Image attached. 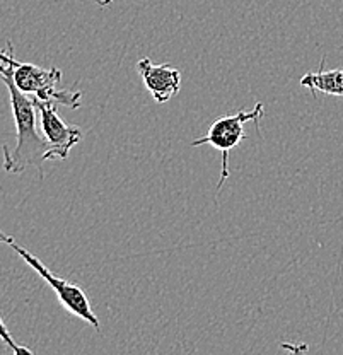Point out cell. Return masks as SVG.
Segmentation results:
<instances>
[{
    "mask_svg": "<svg viewBox=\"0 0 343 355\" xmlns=\"http://www.w3.org/2000/svg\"><path fill=\"white\" fill-rule=\"evenodd\" d=\"M12 67L0 64V80L9 91L14 121H16L17 144L14 149L3 146V169L12 175H19L35 166L43 176V162L50 161V147L45 137L36 128V106L28 94L21 92L12 80Z\"/></svg>",
    "mask_w": 343,
    "mask_h": 355,
    "instance_id": "1",
    "label": "cell"
},
{
    "mask_svg": "<svg viewBox=\"0 0 343 355\" xmlns=\"http://www.w3.org/2000/svg\"><path fill=\"white\" fill-rule=\"evenodd\" d=\"M0 243L7 244L10 250L16 251V253L26 261V263L31 266V268L35 270V272L38 273L43 280H45L48 286L53 288V292L57 294L60 304L64 306L69 313H72L73 316L80 318L82 321L89 323L96 331L101 330V323H99L98 316H96L94 311H92L91 304H89V299H87V295L84 294L82 288H80L79 286H76V284H70L69 280L62 279V277L55 275L53 272H50V270H48L46 266L42 263V260H39V258H36L35 254H31L28 250H24L23 246H19L12 236H7L6 232L0 231Z\"/></svg>",
    "mask_w": 343,
    "mask_h": 355,
    "instance_id": "2",
    "label": "cell"
},
{
    "mask_svg": "<svg viewBox=\"0 0 343 355\" xmlns=\"http://www.w3.org/2000/svg\"><path fill=\"white\" fill-rule=\"evenodd\" d=\"M12 80L21 92L33 96L39 101H53L72 110H77L82 105V92L80 91L73 92L67 89L58 91L57 86L62 80V70L57 67L42 69L38 65L17 62L12 67Z\"/></svg>",
    "mask_w": 343,
    "mask_h": 355,
    "instance_id": "3",
    "label": "cell"
},
{
    "mask_svg": "<svg viewBox=\"0 0 343 355\" xmlns=\"http://www.w3.org/2000/svg\"><path fill=\"white\" fill-rule=\"evenodd\" d=\"M265 110L261 103H258L253 110L246 111L241 110L236 114H229V116H222L219 120L213 121L210 125L209 132L205 133L204 137L197 139L195 142H191V146H204V144H209V146L216 147L217 150H220L222 154V171H220L219 183H217V191H220L224 181L227 180L229 176V154L234 147H238L243 140L246 139L245 133V123H249V121H254V123H260L261 116H263Z\"/></svg>",
    "mask_w": 343,
    "mask_h": 355,
    "instance_id": "4",
    "label": "cell"
},
{
    "mask_svg": "<svg viewBox=\"0 0 343 355\" xmlns=\"http://www.w3.org/2000/svg\"><path fill=\"white\" fill-rule=\"evenodd\" d=\"M33 101H35L36 110L39 113L45 140L50 147V161L51 159H67L72 147L79 144L82 132L77 127H69L62 120L57 111V103L39 101L36 98H33Z\"/></svg>",
    "mask_w": 343,
    "mask_h": 355,
    "instance_id": "5",
    "label": "cell"
},
{
    "mask_svg": "<svg viewBox=\"0 0 343 355\" xmlns=\"http://www.w3.org/2000/svg\"><path fill=\"white\" fill-rule=\"evenodd\" d=\"M137 72L157 103H166L182 89V72L169 64L156 65L150 58H140Z\"/></svg>",
    "mask_w": 343,
    "mask_h": 355,
    "instance_id": "6",
    "label": "cell"
},
{
    "mask_svg": "<svg viewBox=\"0 0 343 355\" xmlns=\"http://www.w3.org/2000/svg\"><path fill=\"white\" fill-rule=\"evenodd\" d=\"M301 86L308 87L313 94L321 92V94L328 96H343V70H324L323 60L318 72H309L306 76H302Z\"/></svg>",
    "mask_w": 343,
    "mask_h": 355,
    "instance_id": "7",
    "label": "cell"
},
{
    "mask_svg": "<svg viewBox=\"0 0 343 355\" xmlns=\"http://www.w3.org/2000/svg\"><path fill=\"white\" fill-rule=\"evenodd\" d=\"M0 340H2L7 347H9L10 352H12L14 355H35L33 350H29L28 347L19 345V343L12 338V335H10L9 330H7L6 323H3L2 316H0Z\"/></svg>",
    "mask_w": 343,
    "mask_h": 355,
    "instance_id": "8",
    "label": "cell"
},
{
    "mask_svg": "<svg viewBox=\"0 0 343 355\" xmlns=\"http://www.w3.org/2000/svg\"><path fill=\"white\" fill-rule=\"evenodd\" d=\"M282 349L287 350L289 355H306L309 345L308 343H282Z\"/></svg>",
    "mask_w": 343,
    "mask_h": 355,
    "instance_id": "9",
    "label": "cell"
},
{
    "mask_svg": "<svg viewBox=\"0 0 343 355\" xmlns=\"http://www.w3.org/2000/svg\"><path fill=\"white\" fill-rule=\"evenodd\" d=\"M0 64H7V65H16L17 60L14 58V48L12 43H7V51L0 50Z\"/></svg>",
    "mask_w": 343,
    "mask_h": 355,
    "instance_id": "10",
    "label": "cell"
},
{
    "mask_svg": "<svg viewBox=\"0 0 343 355\" xmlns=\"http://www.w3.org/2000/svg\"><path fill=\"white\" fill-rule=\"evenodd\" d=\"M112 2H113V0H98V3H99V6H101V7L109 6V3H112Z\"/></svg>",
    "mask_w": 343,
    "mask_h": 355,
    "instance_id": "11",
    "label": "cell"
}]
</instances>
